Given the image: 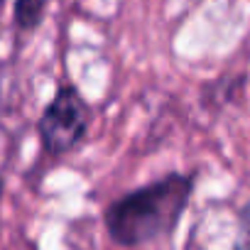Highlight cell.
I'll return each mask as SVG.
<instances>
[{"label":"cell","instance_id":"cell-1","mask_svg":"<svg viewBox=\"0 0 250 250\" xmlns=\"http://www.w3.org/2000/svg\"><path fill=\"white\" fill-rule=\"evenodd\" d=\"M191 191L194 177L172 172L113 201L105 211V228L123 248H138L160 240L182 221Z\"/></svg>","mask_w":250,"mask_h":250},{"label":"cell","instance_id":"cell-2","mask_svg":"<svg viewBox=\"0 0 250 250\" xmlns=\"http://www.w3.org/2000/svg\"><path fill=\"white\" fill-rule=\"evenodd\" d=\"M88 123H91V110L81 98V93L74 86H59L37 123L42 147L49 155L71 152L83 140Z\"/></svg>","mask_w":250,"mask_h":250},{"label":"cell","instance_id":"cell-3","mask_svg":"<svg viewBox=\"0 0 250 250\" xmlns=\"http://www.w3.org/2000/svg\"><path fill=\"white\" fill-rule=\"evenodd\" d=\"M47 0H18L15 3V25L22 32H32L44 18Z\"/></svg>","mask_w":250,"mask_h":250},{"label":"cell","instance_id":"cell-4","mask_svg":"<svg viewBox=\"0 0 250 250\" xmlns=\"http://www.w3.org/2000/svg\"><path fill=\"white\" fill-rule=\"evenodd\" d=\"M233 250H250V201L238 211V233Z\"/></svg>","mask_w":250,"mask_h":250},{"label":"cell","instance_id":"cell-5","mask_svg":"<svg viewBox=\"0 0 250 250\" xmlns=\"http://www.w3.org/2000/svg\"><path fill=\"white\" fill-rule=\"evenodd\" d=\"M0 199H3V177H0Z\"/></svg>","mask_w":250,"mask_h":250}]
</instances>
